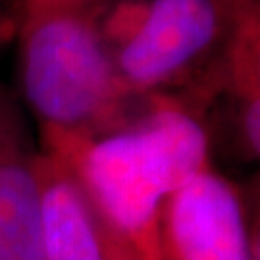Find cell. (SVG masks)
Listing matches in <instances>:
<instances>
[{"mask_svg":"<svg viewBox=\"0 0 260 260\" xmlns=\"http://www.w3.org/2000/svg\"><path fill=\"white\" fill-rule=\"evenodd\" d=\"M41 129L43 152L72 170L131 260H166L160 206L208 168L205 127L164 104L101 137Z\"/></svg>","mask_w":260,"mask_h":260,"instance_id":"1","label":"cell"},{"mask_svg":"<svg viewBox=\"0 0 260 260\" xmlns=\"http://www.w3.org/2000/svg\"><path fill=\"white\" fill-rule=\"evenodd\" d=\"M25 103L41 127L101 137L129 125L121 79L89 4L27 6L18 25Z\"/></svg>","mask_w":260,"mask_h":260,"instance_id":"2","label":"cell"},{"mask_svg":"<svg viewBox=\"0 0 260 260\" xmlns=\"http://www.w3.org/2000/svg\"><path fill=\"white\" fill-rule=\"evenodd\" d=\"M260 19L258 0H152L114 56L133 93L177 79L222 41Z\"/></svg>","mask_w":260,"mask_h":260,"instance_id":"3","label":"cell"},{"mask_svg":"<svg viewBox=\"0 0 260 260\" xmlns=\"http://www.w3.org/2000/svg\"><path fill=\"white\" fill-rule=\"evenodd\" d=\"M166 260H249V228L233 185L210 168L162 201Z\"/></svg>","mask_w":260,"mask_h":260,"instance_id":"4","label":"cell"},{"mask_svg":"<svg viewBox=\"0 0 260 260\" xmlns=\"http://www.w3.org/2000/svg\"><path fill=\"white\" fill-rule=\"evenodd\" d=\"M37 158L21 106L0 85V260H45Z\"/></svg>","mask_w":260,"mask_h":260,"instance_id":"5","label":"cell"},{"mask_svg":"<svg viewBox=\"0 0 260 260\" xmlns=\"http://www.w3.org/2000/svg\"><path fill=\"white\" fill-rule=\"evenodd\" d=\"M45 260H131L72 170L39 152Z\"/></svg>","mask_w":260,"mask_h":260,"instance_id":"6","label":"cell"},{"mask_svg":"<svg viewBox=\"0 0 260 260\" xmlns=\"http://www.w3.org/2000/svg\"><path fill=\"white\" fill-rule=\"evenodd\" d=\"M232 77L245 99L260 96V19L243 31L232 47Z\"/></svg>","mask_w":260,"mask_h":260,"instance_id":"7","label":"cell"},{"mask_svg":"<svg viewBox=\"0 0 260 260\" xmlns=\"http://www.w3.org/2000/svg\"><path fill=\"white\" fill-rule=\"evenodd\" d=\"M243 133L252 152L260 156V96L247 99L243 112Z\"/></svg>","mask_w":260,"mask_h":260,"instance_id":"8","label":"cell"},{"mask_svg":"<svg viewBox=\"0 0 260 260\" xmlns=\"http://www.w3.org/2000/svg\"><path fill=\"white\" fill-rule=\"evenodd\" d=\"M16 35H18V23L10 16L0 12V50L6 47Z\"/></svg>","mask_w":260,"mask_h":260,"instance_id":"9","label":"cell"},{"mask_svg":"<svg viewBox=\"0 0 260 260\" xmlns=\"http://www.w3.org/2000/svg\"><path fill=\"white\" fill-rule=\"evenodd\" d=\"M249 260H260V216L254 228L249 230Z\"/></svg>","mask_w":260,"mask_h":260,"instance_id":"10","label":"cell"},{"mask_svg":"<svg viewBox=\"0 0 260 260\" xmlns=\"http://www.w3.org/2000/svg\"><path fill=\"white\" fill-rule=\"evenodd\" d=\"M91 0H23V8L27 6H56V4H89Z\"/></svg>","mask_w":260,"mask_h":260,"instance_id":"11","label":"cell"}]
</instances>
